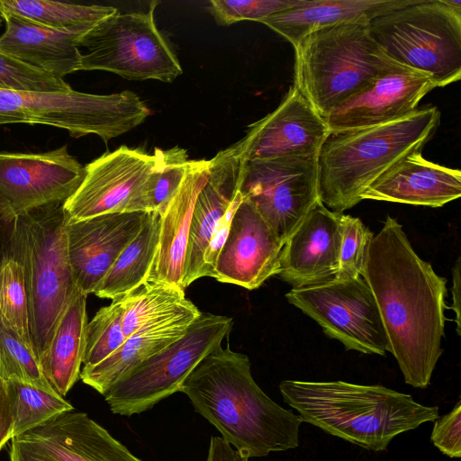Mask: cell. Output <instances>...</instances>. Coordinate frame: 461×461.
I'll return each instance as SVG.
<instances>
[{
  "label": "cell",
  "instance_id": "1",
  "mask_svg": "<svg viewBox=\"0 0 461 461\" xmlns=\"http://www.w3.org/2000/svg\"><path fill=\"white\" fill-rule=\"evenodd\" d=\"M361 276L374 294L387 351L404 382L428 387L443 352L447 279L420 258L402 225L390 215L371 240Z\"/></svg>",
  "mask_w": 461,
  "mask_h": 461
},
{
  "label": "cell",
  "instance_id": "2",
  "mask_svg": "<svg viewBox=\"0 0 461 461\" xmlns=\"http://www.w3.org/2000/svg\"><path fill=\"white\" fill-rule=\"evenodd\" d=\"M196 412L247 458L299 445L301 417L285 409L255 382L248 356L218 345L180 387Z\"/></svg>",
  "mask_w": 461,
  "mask_h": 461
},
{
  "label": "cell",
  "instance_id": "3",
  "mask_svg": "<svg viewBox=\"0 0 461 461\" xmlns=\"http://www.w3.org/2000/svg\"><path fill=\"white\" fill-rule=\"evenodd\" d=\"M279 391L303 422L373 451L385 450L399 434L438 417V406L380 384L284 380Z\"/></svg>",
  "mask_w": 461,
  "mask_h": 461
},
{
  "label": "cell",
  "instance_id": "4",
  "mask_svg": "<svg viewBox=\"0 0 461 461\" xmlns=\"http://www.w3.org/2000/svg\"><path fill=\"white\" fill-rule=\"evenodd\" d=\"M439 119V111L431 106L377 126L330 133L318 155L320 201L337 212L357 205L377 178L409 154L421 151Z\"/></svg>",
  "mask_w": 461,
  "mask_h": 461
},
{
  "label": "cell",
  "instance_id": "5",
  "mask_svg": "<svg viewBox=\"0 0 461 461\" xmlns=\"http://www.w3.org/2000/svg\"><path fill=\"white\" fill-rule=\"evenodd\" d=\"M294 86L324 119L379 77L405 66L373 39L369 22L326 26L294 47Z\"/></svg>",
  "mask_w": 461,
  "mask_h": 461
},
{
  "label": "cell",
  "instance_id": "6",
  "mask_svg": "<svg viewBox=\"0 0 461 461\" xmlns=\"http://www.w3.org/2000/svg\"><path fill=\"white\" fill-rule=\"evenodd\" d=\"M13 223L11 249L23 268L31 337L40 363L60 317L79 292L68 260L62 203L38 208Z\"/></svg>",
  "mask_w": 461,
  "mask_h": 461
},
{
  "label": "cell",
  "instance_id": "7",
  "mask_svg": "<svg viewBox=\"0 0 461 461\" xmlns=\"http://www.w3.org/2000/svg\"><path fill=\"white\" fill-rule=\"evenodd\" d=\"M369 28L388 56L429 75L437 87L461 78V10L444 0H416L372 19Z\"/></svg>",
  "mask_w": 461,
  "mask_h": 461
},
{
  "label": "cell",
  "instance_id": "8",
  "mask_svg": "<svg viewBox=\"0 0 461 461\" xmlns=\"http://www.w3.org/2000/svg\"><path fill=\"white\" fill-rule=\"evenodd\" d=\"M150 114L135 93L111 95L32 92L0 89V125L44 124L68 131L74 138L95 134L104 142L122 135Z\"/></svg>",
  "mask_w": 461,
  "mask_h": 461
},
{
  "label": "cell",
  "instance_id": "9",
  "mask_svg": "<svg viewBox=\"0 0 461 461\" xmlns=\"http://www.w3.org/2000/svg\"><path fill=\"white\" fill-rule=\"evenodd\" d=\"M153 1L147 12L116 13L97 23L78 41L80 70H104L128 80L173 82L183 73L178 59L158 30Z\"/></svg>",
  "mask_w": 461,
  "mask_h": 461
},
{
  "label": "cell",
  "instance_id": "10",
  "mask_svg": "<svg viewBox=\"0 0 461 461\" xmlns=\"http://www.w3.org/2000/svg\"><path fill=\"white\" fill-rule=\"evenodd\" d=\"M232 319L201 312L185 333L120 378L104 395L114 414L131 417L176 392L199 362L229 334Z\"/></svg>",
  "mask_w": 461,
  "mask_h": 461
},
{
  "label": "cell",
  "instance_id": "11",
  "mask_svg": "<svg viewBox=\"0 0 461 461\" xmlns=\"http://www.w3.org/2000/svg\"><path fill=\"white\" fill-rule=\"evenodd\" d=\"M285 297L347 350L385 355L384 324L374 294L362 276L292 288Z\"/></svg>",
  "mask_w": 461,
  "mask_h": 461
},
{
  "label": "cell",
  "instance_id": "12",
  "mask_svg": "<svg viewBox=\"0 0 461 461\" xmlns=\"http://www.w3.org/2000/svg\"><path fill=\"white\" fill-rule=\"evenodd\" d=\"M240 191L285 244L320 201L318 157L248 161Z\"/></svg>",
  "mask_w": 461,
  "mask_h": 461
},
{
  "label": "cell",
  "instance_id": "13",
  "mask_svg": "<svg viewBox=\"0 0 461 461\" xmlns=\"http://www.w3.org/2000/svg\"><path fill=\"white\" fill-rule=\"evenodd\" d=\"M85 174L67 145L41 153L0 152V218L13 222L38 208L63 203Z\"/></svg>",
  "mask_w": 461,
  "mask_h": 461
},
{
  "label": "cell",
  "instance_id": "14",
  "mask_svg": "<svg viewBox=\"0 0 461 461\" xmlns=\"http://www.w3.org/2000/svg\"><path fill=\"white\" fill-rule=\"evenodd\" d=\"M155 156L121 146L85 166V177L62 203L65 222L110 212H126L155 164Z\"/></svg>",
  "mask_w": 461,
  "mask_h": 461
},
{
  "label": "cell",
  "instance_id": "15",
  "mask_svg": "<svg viewBox=\"0 0 461 461\" xmlns=\"http://www.w3.org/2000/svg\"><path fill=\"white\" fill-rule=\"evenodd\" d=\"M330 134L325 119L292 86L278 107L249 125L239 143L247 161L318 157Z\"/></svg>",
  "mask_w": 461,
  "mask_h": 461
},
{
  "label": "cell",
  "instance_id": "16",
  "mask_svg": "<svg viewBox=\"0 0 461 461\" xmlns=\"http://www.w3.org/2000/svg\"><path fill=\"white\" fill-rule=\"evenodd\" d=\"M343 215L318 201L285 242L276 276L294 289L320 285L335 279Z\"/></svg>",
  "mask_w": 461,
  "mask_h": 461
},
{
  "label": "cell",
  "instance_id": "17",
  "mask_svg": "<svg viewBox=\"0 0 461 461\" xmlns=\"http://www.w3.org/2000/svg\"><path fill=\"white\" fill-rule=\"evenodd\" d=\"M147 212H110L65 222L68 260L77 289L87 295L139 233Z\"/></svg>",
  "mask_w": 461,
  "mask_h": 461
},
{
  "label": "cell",
  "instance_id": "18",
  "mask_svg": "<svg viewBox=\"0 0 461 461\" xmlns=\"http://www.w3.org/2000/svg\"><path fill=\"white\" fill-rule=\"evenodd\" d=\"M435 87L429 75L405 67L374 80L335 107L325 121L330 133L384 124L414 112Z\"/></svg>",
  "mask_w": 461,
  "mask_h": 461
},
{
  "label": "cell",
  "instance_id": "19",
  "mask_svg": "<svg viewBox=\"0 0 461 461\" xmlns=\"http://www.w3.org/2000/svg\"><path fill=\"white\" fill-rule=\"evenodd\" d=\"M284 242L255 207L242 198L218 256L214 277L253 290L277 275Z\"/></svg>",
  "mask_w": 461,
  "mask_h": 461
},
{
  "label": "cell",
  "instance_id": "20",
  "mask_svg": "<svg viewBox=\"0 0 461 461\" xmlns=\"http://www.w3.org/2000/svg\"><path fill=\"white\" fill-rule=\"evenodd\" d=\"M208 179L197 195L185 254L183 287L202 277L203 255L212 232L240 189L247 160L239 141L210 159Z\"/></svg>",
  "mask_w": 461,
  "mask_h": 461
},
{
  "label": "cell",
  "instance_id": "21",
  "mask_svg": "<svg viewBox=\"0 0 461 461\" xmlns=\"http://www.w3.org/2000/svg\"><path fill=\"white\" fill-rule=\"evenodd\" d=\"M26 461H143L86 412H64L32 441Z\"/></svg>",
  "mask_w": 461,
  "mask_h": 461
},
{
  "label": "cell",
  "instance_id": "22",
  "mask_svg": "<svg viewBox=\"0 0 461 461\" xmlns=\"http://www.w3.org/2000/svg\"><path fill=\"white\" fill-rule=\"evenodd\" d=\"M461 195V172L409 154L361 194L365 199L441 207Z\"/></svg>",
  "mask_w": 461,
  "mask_h": 461
},
{
  "label": "cell",
  "instance_id": "23",
  "mask_svg": "<svg viewBox=\"0 0 461 461\" xmlns=\"http://www.w3.org/2000/svg\"><path fill=\"white\" fill-rule=\"evenodd\" d=\"M210 160L190 159L184 179L161 214L158 249L145 282L183 287L184 267L194 203L210 172Z\"/></svg>",
  "mask_w": 461,
  "mask_h": 461
},
{
  "label": "cell",
  "instance_id": "24",
  "mask_svg": "<svg viewBox=\"0 0 461 461\" xmlns=\"http://www.w3.org/2000/svg\"><path fill=\"white\" fill-rule=\"evenodd\" d=\"M3 17L1 52L62 79L80 70L78 41L89 30L59 31L12 14Z\"/></svg>",
  "mask_w": 461,
  "mask_h": 461
},
{
  "label": "cell",
  "instance_id": "25",
  "mask_svg": "<svg viewBox=\"0 0 461 461\" xmlns=\"http://www.w3.org/2000/svg\"><path fill=\"white\" fill-rule=\"evenodd\" d=\"M201 314L196 306L144 325L110 357L83 367L80 379L104 395L124 375L181 338Z\"/></svg>",
  "mask_w": 461,
  "mask_h": 461
},
{
  "label": "cell",
  "instance_id": "26",
  "mask_svg": "<svg viewBox=\"0 0 461 461\" xmlns=\"http://www.w3.org/2000/svg\"><path fill=\"white\" fill-rule=\"evenodd\" d=\"M416 0H301L294 8L259 21L285 38L294 48L321 28L351 22H370Z\"/></svg>",
  "mask_w": 461,
  "mask_h": 461
},
{
  "label": "cell",
  "instance_id": "27",
  "mask_svg": "<svg viewBox=\"0 0 461 461\" xmlns=\"http://www.w3.org/2000/svg\"><path fill=\"white\" fill-rule=\"evenodd\" d=\"M86 296L78 292L72 299L60 317L40 362L45 378L62 397L76 384L81 372L88 324Z\"/></svg>",
  "mask_w": 461,
  "mask_h": 461
},
{
  "label": "cell",
  "instance_id": "28",
  "mask_svg": "<svg viewBox=\"0 0 461 461\" xmlns=\"http://www.w3.org/2000/svg\"><path fill=\"white\" fill-rule=\"evenodd\" d=\"M161 213L147 212L135 238L124 248L94 294L114 299L140 286L151 267L159 238Z\"/></svg>",
  "mask_w": 461,
  "mask_h": 461
},
{
  "label": "cell",
  "instance_id": "29",
  "mask_svg": "<svg viewBox=\"0 0 461 461\" xmlns=\"http://www.w3.org/2000/svg\"><path fill=\"white\" fill-rule=\"evenodd\" d=\"M2 14L19 15L59 31L90 30L118 13L105 5H84L51 0H0Z\"/></svg>",
  "mask_w": 461,
  "mask_h": 461
},
{
  "label": "cell",
  "instance_id": "30",
  "mask_svg": "<svg viewBox=\"0 0 461 461\" xmlns=\"http://www.w3.org/2000/svg\"><path fill=\"white\" fill-rule=\"evenodd\" d=\"M120 298L123 307L122 327L126 339L146 324L195 306L185 298V290L166 283L144 282Z\"/></svg>",
  "mask_w": 461,
  "mask_h": 461
},
{
  "label": "cell",
  "instance_id": "31",
  "mask_svg": "<svg viewBox=\"0 0 461 461\" xmlns=\"http://www.w3.org/2000/svg\"><path fill=\"white\" fill-rule=\"evenodd\" d=\"M155 164L137 194L131 199L128 212H158L163 213L178 190L190 159L185 149L156 148Z\"/></svg>",
  "mask_w": 461,
  "mask_h": 461
},
{
  "label": "cell",
  "instance_id": "32",
  "mask_svg": "<svg viewBox=\"0 0 461 461\" xmlns=\"http://www.w3.org/2000/svg\"><path fill=\"white\" fill-rule=\"evenodd\" d=\"M5 383L13 420V438L74 410L64 397L56 393L17 380Z\"/></svg>",
  "mask_w": 461,
  "mask_h": 461
},
{
  "label": "cell",
  "instance_id": "33",
  "mask_svg": "<svg viewBox=\"0 0 461 461\" xmlns=\"http://www.w3.org/2000/svg\"><path fill=\"white\" fill-rule=\"evenodd\" d=\"M0 322L33 350L23 268L13 257L0 262Z\"/></svg>",
  "mask_w": 461,
  "mask_h": 461
},
{
  "label": "cell",
  "instance_id": "34",
  "mask_svg": "<svg viewBox=\"0 0 461 461\" xmlns=\"http://www.w3.org/2000/svg\"><path fill=\"white\" fill-rule=\"evenodd\" d=\"M121 298L102 307L88 322L83 367H91L106 359L125 341Z\"/></svg>",
  "mask_w": 461,
  "mask_h": 461
},
{
  "label": "cell",
  "instance_id": "35",
  "mask_svg": "<svg viewBox=\"0 0 461 461\" xmlns=\"http://www.w3.org/2000/svg\"><path fill=\"white\" fill-rule=\"evenodd\" d=\"M0 375L5 381L17 380L56 393L45 378L33 350L1 322Z\"/></svg>",
  "mask_w": 461,
  "mask_h": 461
},
{
  "label": "cell",
  "instance_id": "36",
  "mask_svg": "<svg viewBox=\"0 0 461 461\" xmlns=\"http://www.w3.org/2000/svg\"><path fill=\"white\" fill-rule=\"evenodd\" d=\"M0 89L32 92H68L62 78L32 68L0 51Z\"/></svg>",
  "mask_w": 461,
  "mask_h": 461
},
{
  "label": "cell",
  "instance_id": "37",
  "mask_svg": "<svg viewBox=\"0 0 461 461\" xmlns=\"http://www.w3.org/2000/svg\"><path fill=\"white\" fill-rule=\"evenodd\" d=\"M374 233L360 218L343 215L338 279L361 276Z\"/></svg>",
  "mask_w": 461,
  "mask_h": 461
},
{
  "label": "cell",
  "instance_id": "38",
  "mask_svg": "<svg viewBox=\"0 0 461 461\" xmlns=\"http://www.w3.org/2000/svg\"><path fill=\"white\" fill-rule=\"evenodd\" d=\"M301 0H211L210 12L220 25L240 21L259 22L268 16L294 8Z\"/></svg>",
  "mask_w": 461,
  "mask_h": 461
},
{
  "label": "cell",
  "instance_id": "39",
  "mask_svg": "<svg viewBox=\"0 0 461 461\" xmlns=\"http://www.w3.org/2000/svg\"><path fill=\"white\" fill-rule=\"evenodd\" d=\"M433 445L451 458L461 456V401L447 414L438 417L430 436Z\"/></svg>",
  "mask_w": 461,
  "mask_h": 461
},
{
  "label": "cell",
  "instance_id": "40",
  "mask_svg": "<svg viewBox=\"0 0 461 461\" xmlns=\"http://www.w3.org/2000/svg\"><path fill=\"white\" fill-rule=\"evenodd\" d=\"M241 202L242 195L240 191H239L232 202L230 203L225 213L217 223L203 255L202 277H214V270L218 256L229 235L232 218Z\"/></svg>",
  "mask_w": 461,
  "mask_h": 461
},
{
  "label": "cell",
  "instance_id": "41",
  "mask_svg": "<svg viewBox=\"0 0 461 461\" xmlns=\"http://www.w3.org/2000/svg\"><path fill=\"white\" fill-rule=\"evenodd\" d=\"M13 438V420L5 381L0 375V450Z\"/></svg>",
  "mask_w": 461,
  "mask_h": 461
},
{
  "label": "cell",
  "instance_id": "42",
  "mask_svg": "<svg viewBox=\"0 0 461 461\" xmlns=\"http://www.w3.org/2000/svg\"><path fill=\"white\" fill-rule=\"evenodd\" d=\"M205 461H249L221 437H211Z\"/></svg>",
  "mask_w": 461,
  "mask_h": 461
},
{
  "label": "cell",
  "instance_id": "43",
  "mask_svg": "<svg viewBox=\"0 0 461 461\" xmlns=\"http://www.w3.org/2000/svg\"><path fill=\"white\" fill-rule=\"evenodd\" d=\"M460 257L457 258L452 268V304L450 309L455 313V321L456 324V333L461 335V314H460V285H461V260Z\"/></svg>",
  "mask_w": 461,
  "mask_h": 461
},
{
  "label": "cell",
  "instance_id": "44",
  "mask_svg": "<svg viewBox=\"0 0 461 461\" xmlns=\"http://www.w3.org/2000/svg\"><path fill=\"white\" fill-rule=\"evenodd\" d=\"M2 22H4L3 14L0 12V25L2 24Z\"/></svg>",
  "mask_w": 461,
  "mask_h": 461
}]
</instances>
